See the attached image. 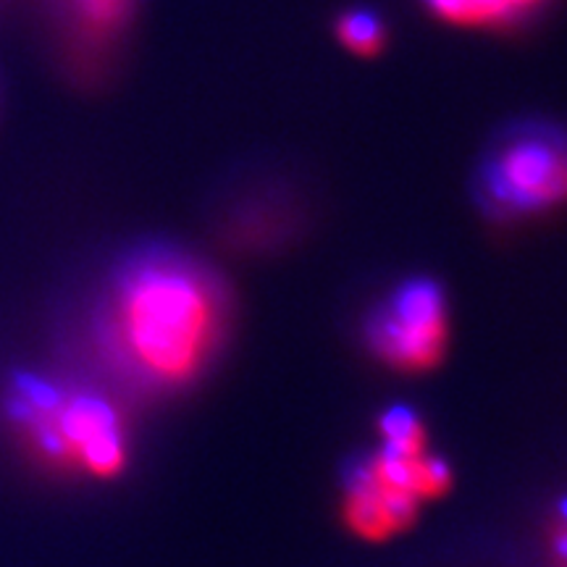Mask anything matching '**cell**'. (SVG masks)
<instances>
[{
	"label": "cell",
	"mask_w": 567,
	"mask_h": 567,
	"mask_svg": "<svg viewBox=\"0 0 567 567\" xmlns=\"http://www.w3.org/2000/svg\"><path fill=\"white\" fill-rule=\"evenodd\" d=\"M229 326V295L189 252L145 247L116 266L97 310V334L118 371L147 389L195 381Z\"/></svg>",
	"instance_id": "cell-1"
},
{
	"label": "cell",
	"mask_w": 567,
	"mask_h": 567,
	"mask_svg": "<svg viewBox=\"0 0 567 567\" xmlns=\"http://www.w3.org/2000/svg\"><path fill=\"white\" fill-rule=\"evenodd\" d=\"M13 410L45 457L95 478H113L130 460L124 417L101 394L21 379Z\"/></svg>",
	"instance_id": "cell-2"
},
{
	"label": "cell",
	"mask_w": 567,
	"mask_h": 567,
	"mask_svg": "<svg viewBox=\"0 0 567 567\" xmlns=\"http://www.w3.org/2000/svg\"><path fill=\"white\" fill-rule=\"evenodd\" d=\"M452 471L442 457L379 446L344 478L342 520L363 542H386L413 526L425 502L450 492Z\"/></svg>",
	"instance_id": "cell-3"
},
{
	"label": "cell",
	"mask_w": 567,
	"mask_h": 567,
	"mask_svg": "<svg viewBox=\"0 0 567 567\" xmlns=\"http://www.w3.org/2000/svg\"><path fill=\"white\" fill-rule=\"evenodd\" d=\"M481 205L499 218L538 216L567 205V130L549 122L509 126L478 168Z\"/></svg>",
	"instance_id": "cell-4"
},
{
	"label": "cell",
	"mask_w": 567,
	"mask_h": 567,
	"mask_svg": "<svg viewBox=\"0 0 567 567\" xmlns=\"http://www.w3.org/2000/svg\"><path fill=\"white\" fill-rule=\"evenodd\" d=\"M365 339L381 363L402 373H423L442 363L450 342V310L436 281L408 279L375 305Z\"/></svg>",
	"instance_id": "cell-5"
},
{
	"label": "cell",
	"mask_w": 567,
	"mask_h": 567,
	"mask_svg": "<svg viewBox=\"0 0 567 567\" xmlns=\"http://www.w3.org/2000/svg\"><path fill=\"white\" fill-rule=\"evenodd\" d=\"M439 19L460 27H502L517 21L547 0H423Z\"/></svg>",
	"instance_id": "cell-6"
},
{
	"label": "cell",
	"mask_w": 567,
	"mask_h": 567,
	"mask_svg": "<svg viewBox=\"0 0 567 567\" xmlns=\"http://www.w3.org/2000/svg\"><path fill=\"white\" fill-rule=\"evenodd\" d=\"M337 38L344 48H350L358 55H373L384 48L386 30L384 21L368 9H352L339 17Z\"/></svg>",
	"instance_id": "cell-7"
},
{
	"label": "cell",
	"mask_w": 567,
	"mask_h": 567,
	"mask_svg": "<svg viewBox=\"0 0 567 567\" xmlns=\"http://www.w3.org/2000/svg\"><path fill=\"white\" fill-rule=\"evenodd\" d=\"M379 439L381 446L396 452H423L429 450V436L413 410L392 408L379 417Z\"/></svg>",
	"instance_id": "cell-8"
},
{
	"label": "cell",
	"mask_w": 567,
	"mask_h": 567,
	"mask_svg": "<svg viewBox=\"0 0 567 567\" xmlns=\"http://www.w3.org/2000/svg\"><path fill=\"white\" fill-rule=\"evenodd\" d=\"M547 555L551 567H567V499L559 502L549 515Z\"/></svg>",
	"instance_id": "cell-9"
}]
</instances>
